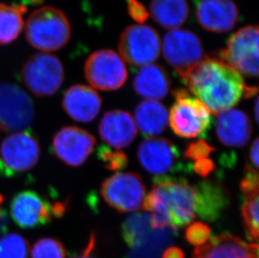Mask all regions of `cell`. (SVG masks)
<instances>
[{
  "instance_id": "1",
  "label": "cell",
  "mask_w": 259,
  "mask_h": 258,
  "mask_svg": "<svg viewBox=\"0 0 259 258\" xmlns=\"http://www.w3.org/2000/svg\"><path fill=\"white\" fill-rule=\"evenodd\" d=\"M181 78L215 115L236 106L244 93L242 75L221 59L205 56Z\"/></svg>"
},
{
  "instance_id": "2",
  "label": "cell",
  "mask_w": 259,
  "mask_h": 258,
  "mask_svg": "<svg viewBox=\"0 0 259 258\" xmlns=\"http://www.w3.org/2000/svg\"><path fill=\"white\" fill-rule=\"evenodd\" d=\"M25 37L31 47L44 53L66 47L71 36V27L65 13L45 6L34 10L25 23Z\"/></svg>"
},
{
  "instance_id": "3",
  "label": "cell",
  "mask_w": 259,
  "mask_h": 258,
  "mask_svg": "<svg viewBox=\"0 0 259 258\" xmlns=\"http://www.w3.org/2000/svg\"><path fill=\"white\" fill-rule=\"evenodd\" d=\"M173 95L176 102L169 112V121L174 133L186 139L207 136L212 122L207 107L186 89H176Z\"/></svg>"
},
{
  "instance_id": "4",
  "label": "cell",
  "mask_w": 259,
  "mask_h": 258,
  "mask_svg": "<svg viewBox=\"0 0 259 258\" xmlns=\"http://www.w3.org/2000/svg\"><path fill=\"white\" fill-rule=\"evenodd\" d=\"M40 147L28 131H0V176L11 177L30 170L39 160Z\"/></svg>"
},
{
  "instance_id": "5",
  "label": "cell",
  "mask_w": 259,
  "mask_h": 258,
  "mask_svg": "<svg viewBox=\"0 0 259 258\" xmlns=\"http://www.w3.org/2000/svg\"><path fill=\"white\" fill-rule=\"evenodd\" d=\"M25 87L36 97H50L61 88L65 70L61 60L50 53L35 54L22 68Z\"/></svg>"
},
{
  "instance_id": "6",
  "label": "cell",
  "mask_w": 259,
  "mask_h": 258,
  "mask_svg": "<svg viewBox=\"0 0 259 258\" xmlns=\"http://www.w3.org/2000/svg\"><path fill=\"white\" fill-rule=\"evenodd\" d=\"M154 185L163 189L169 217V227L177 230L196 218V189L183 177L155 176Z\"/></svg>"
},
{
  "instance_id": "7",
  "label": "cell",
  "mask_w": 259,
  "mask_h": 258,
  "mask_svg": "<svg viewBox=\"0 0 259 258\" xmlns=\"http://www.w3.org/2000/svg\"><path fill=\"white\" fill-rule=\"evenodd\" d=\"M118 51L122 60L130 66L142 67L158 59L161 52V39L149 25H130L120 35Z\"/></svg>"
},
{
  "instance_id": "8",
  "label": "cell",
  "mask_w": 259,
  "mask_h": 258,
  "mask_svg": "<svg viewBox=\"0 0 259 258\" xmlns=\"http://www.w3.org/2000/svg\"><path fill=\"white\" fill-rule=\"evenodd\" d=\"M161 52L167 63L181 77L205 57L201 39L188 29H176L168 32L161 41Z\"/></svg>"
},
{
  "instance_id": "9",
  "label": "cell",
  "mask_w": 259,
  "mask_h": 258,
  "mask_svg": "<svg viewBox=\"0 0 259 258\" xmlns=\"http://www.w3.org/2000/svg\"><path fill=\"white\" fill-rule=\"evenodd\" d=\"M101 195L107 204L120 213L143 209L146 187L137 173H118L101 186Z\"/></svg>"
},
{
  "instance_id": "10",
  "label": "cell",
  "mask_w": 259,
  "mask_h": 258,
  "mask_svg": "<svg viewBox=\"0 0 259 258\" xmlns=\"http://www.w3.org/2000/svg\"><path fill=\"white\" fill-rule=\"evenodd\" d=\"M220 59L238 73L247 77L258 76V27L249 25L239 29L228 39Z\"/></svg>"
},
{
  "instance_id": "11",
  "label": "cell",
  "mask_w": 259,
  "mask_h": 258,
  "mask_svg": "<svg viewBox=\"0 0 259 258\" xmlns=\"http://www.w3.org/2000/svg\"><path fill=\"white\" fill-rule=\"evenodd\" d=\"M62 204L52 205L47 198L32 190H25L15 195L10 203V216L15 224L23 229L44 226L53 217L63 214Z\"/></svg>"
},
{
  "instance_id": "12",
  "label": "cell",
  "mask_w": 259,
  "mask_h": 258,
  "mask_svg": "<svg viewBox=\"0 0 259 258\" xmlns=\"http://www.w3.org/2000/svg\"><path fill=\"white\" fill-rule=\"evenodd\" d=\"M87 80L96 89L115 91L127 79L125 61L113 50H101L92 54L85 63Z\"/></svg>"
},
{
  "instance_id": "13",
  "label": "cell",
  "mask_w": 259,
  "mask_h": 258,
  "mask_svg": "<svg viewBox=\"0 0 259 258\" xmlns=\"http://www.w3.org/2000/svg\"><path fill=\"white\" fill-rule=\"evenodd\" d=\"M34 117V104L25 91L12 83L0 84V131H24Z\"/></svg>"
},
{
  "instance_id": "14",
  "label": "cell",
  "mask_w": 259,
  "mask_h": 258,
  "mask_svg": "<svg viewBox=\"0 0 259 258\" xmlns=\"http://www.w3.org/2000/svg\"><path fill=\"white\" fill-rule=\"evenodd\" d=\"M138 158L145 170L155 176L189 170L181 160L178 148L164 138H148L140 144Z\"/></svg>"
},
{
  "instance_id": "15",
  "label": "cell",
  "mask_w": 259,
  "mask_h": 258,
  "mask_svg": "<svg viewBox=\"0 0 259 258\" xmlns=\"http://www.w3.org/2000/svg\"><path fill=\"white\" fill-rule=\"evenodd\" d=\"M95 145V138L89 132L77 127H65L53 138L52 151L64 163L77 167L88 159Z\"/></svg>"
},
{
  "instance_id": "16",
  "label": "cell",
  "mask_w": 259,
  "mask_h": 258,
  "mask_svg": "<svg viewBox=\"0 0 259 258\" xmlns=\"http://www.w3.org/2000/svg\"><path fill=\"white\" fill-rule=\"evenodd\" d=\"M196 15L203 29L215 33L230 31L239 17L232 0H198Z\"/></svg>"
},
{
  "instance_id": "17",
  "label": "cell",
  "mask_w": 259,
  "mask_h": 258,
  "mask_svg": "<svg viewBox=\"0 0 259 258\" xmlns=\"http://www.w3.org/2000/svg\"><path fill=\"white\" fill-rule=\"evenodd\" d=\"M196 214L207 222H215L230 205V194L219 181L206 180L195 185Z\"/></svg>"
},
{
  "instance_id": "18",
  "label": "cell",
  "mask_w": 259,
  "mask_h": 258,
  "mask_svg": "<svg viewBox=\"0 0 259 258\" xmlns=\"http://www.w3.org/2000/svg\"><path fill=\"white\" fill-rule=\"evenodd\" d=\"M192 258H258V246L246 243L230 234H223L196 247Z\"/></svg>"
},
{
  "instance_id": "19",
  "label": "cell",
  "mask_w": 259,
  "mask_h": 258,
  "mask_svg": "<svg viewBox=\"0 0 259 258\" xmlns=\"http://www.w3.org/2000/svg\"><path fill=\"white\" fill-rule=\"evenodd\" d=\"M101 139L115 149H123L137 137V127L132 115L122 110L106 112L98 127Z\"/></svg>"
},
{
  "instance_id": "20",
  "label": "cell",
  "mask_w": 259,
  "mask_h": 258,
  "mask_svg": "<svg viewBox=\"0 0 259 258\" xmlns=\"http://www.w3.org/2000/svg\"><path fill=\"white\" fill-rule=\"evenodd\" d=\"M62 106L66 114L76 122H89L100 112L102 98L93 88L75 85L64 94Z\"/></svg>"
},
{
  "instance_id": "21",
  "label": "cell",
  "mask_w": 259,
  "mask_h": 258,
  "mask_svg": "<svg viewBox=\"0 0 259 258\" xmlns=\"http://www.w3.org/2000/svg\"><path fill=\"white\" fill-rule=\"evenodd\" d=\"M218 115L215 133L223 145L240 148L248 143L252 127L251 120L245 112L229 109Z\"/></svg>"
},
{
  "instance_id": "22",
  "label": "cell",
  "mask_w": 259,
  "mask_h": 258,
  "mask_svg": "<svg viewBox=\"0 0 259 258\" xmlns=\"http://www.w3.org/2000/svg\"><path fill=\"white\" fill-rule=\"evenodd\" d=\"M171 85V80L166 70L157 64L142 66L134 80V89L138 95L148 100L164 99Z\"/></svg>"
},
{
  "instance_id": "23",
  "label": "cell",
  "mask_w": 259,
  "mask_h": 258,
  "mask_svg": "<svg viewBox=\"0 0 259 258\" xmlns=\"http://www.w3.org/2000/svg\"><path fill=\"white\" fill-rule=\"evenodd\" d=\"M135 116L138 127L145 137L153 138L162 134L169 122L166 107L158 101H144L138 105Z\"/></svg>"
},
{
  "instance_id": "24",
  "label": "cell",
  "mask_w": 259,
  "mask_h": 258,
  "mask_svg": "<svg viewBox=\"0 0 259 258\" xmlns=\"http://www.w3.org/2000/svg\"><path fill=\"white\" fill-rule=\"evenodd\" d=\"M149 13L163 28L176 29L186 22L190 8L186 0H152Z\"/></svg>"
},
{
  "instance_id": "25",
  "label": "cell",
  "mask_w": 259,
  "mask_h": 258,
  "mask_svg": "<svg viewBox=\"0 0 259 258\" xmlns=\"http://www.w3.org/2000/svg\"><path fill=\"white\" fill-rule=\"evenodd\" d=\"M177 236L171 227L153 230L148 236L130 247L127 258H159L164 246L169 245Z\"/></svg>"
},
{
  "instance_id": "26",
  "label": "cell",
  "mask_w": 259,
  "mask_h": 258,
  "mask_svg": "<svg viewBox=\"0 0 259 258\" xmlns=\"http://www.w3.org/2000/svg\"><path fill=\"white\" fill-rule=\"evenodd\" d=\"M25 11L23 5L0 4V46L10 44L19 37L25 25Z\"/></svg>"
},
{
  "instance_id": "27",
  "label": "cell",
  "mask_w": 259,
  "mask_h": 258,
  "mask_svg": "<svg viewBox=\"0 0 259 258\" xmlns=\"http://www.w3.org/2000/svg\"><path fill=\"white\" fill-rule=\"evenodd\" d=\"M150 214L136 213L128 217L122 226V237L130 247L153 231Z\"/></svg>"
},
{
  "instance_id": "28",
  "label": "cell",
  "mask_w": 259,
  "mask_h": 258,
  "mask_svg": "<svg viewBox=\"0 0 259 258\" xmlns=\"http://www.w3.org/2000/svg\"><path fill=\"white\" fill-rule=\"evenodd\" d=\"M29 244L26 239L15 232L0 236V258H28Z\"/></svg>"
},
{
  "instance_id": "29",
  "label": "cell",
  "mask_w": 259,
  "mask_h": 258,
  "mask_svg": "<svg viewBox=\"0 0 259 258\" xmlns=\"http://www.w3.org/2000/svg\"><path fill=\"white\" fill-rule=\"evenodd\" d=\"M31 258H66V249L57 239L46 237L34 244Z\"/></svg>"
},
{
  "instance_id": "30",
  "label": "cell",
  "mask_w": 259,
  "mask_h": 258,
  "mask_svg": "<svg viewBox=\"0 0 259 258\" xmlns=\"http://www.w3.org/2000/svg\"><path fill=\"white\" fill-rule=\"evenodd\" d=\"M258 196L248 199L242 206L245 230L250 240L257 241L259 236Z\"/></svg>"
},
{
  "instance_id": "31",
  "label": "cell",
  "mask_w": 259,
  "mask_h": 258,
  "mask_svg": "<svg viewBox=\"0 0 259 258\" xmlns=\"http://www.w3.org/2000/svg\"><path fill=\"white\" fill-rule=\"evenodd\" d=\"M97 155L109 170H122L127 167L128 163V158L124 152L112 150L107 145L98 147Z\"/></svg>"
},
{
  "instance_id": "32",
  "label": "cell",
  "mask_w": 259,
  "mask_h": 258,
  "mask_svg": "<svg viewBox=\"0 0 259 258\" xmlns=\"http://www.w3.org/2000/svg\"><path fill=\"white\" fill-rule=\"evenodd\" d=\"M240 190L247 200L258 196V173L257 169L252 168L248 163L246 164L244 176L240 184Z\"/></svg>"
},
{
  "instance_id": "33",
  "label": "cell",
  "mask_w": 259,
  "mask_h": 258,
  "mask_svg": "<svg viewBox=\"0 0 259 258\" xmlns=\"http://www.w3.org/2000/svg\"><path fill=\"white\" fill-rule=\"evenodd\" d=\"M210 234L211 229L208 225L202 222H195L186 230V239L191 245L201 246L209 241Z\"/></svg>"
},
{
  "instance_id": "34",
  "label": "cell",
  "mask_w": 259,
  "mask_h": 258,
  "mask_svg": "<svg viewBox=\"0 0 259 258\" xmlns=\"http://www.w3.org/2000/svg\"><path fill=\"white\" fill-rule=\"evenodd\" d=\"M212 146L206 143L205 140L200 139L189 144L184 152V157L188 160L197 161L201 158H207L213 151H215Z\"/></svg>"
},
{
  "instance_id": "35",
  "label": "cell",
  "mask_w": 259,
  "mask_h": 258,
  "mask_svg": "<svg viewBox=\"0 0 259 258\" xmlns=\"http://www.w3.org/2000/svg\"><path fill=\"white\" fill-rule=\"evenodd\" d=\"M127 2L128 14L136 22L142 24L147 20L149 14L142 3L139 0H127Z\"/></svg>"
},
{
  "instance_id": "36",
  "label": "cell",
  "mask_w": 259,
  "mask_h": 258,
  "mask_svg": "<svg viewBox=\"0 0 259 258\" xmlns=\"http://www.w3.org/2000/svg\"><path fill=\"white\" fill-rule=\"evenodd\" d=\"M215 168L214 162L208 158H201L196 161L192 166V169L203 178L207 177L210 173H212Z\"/></svg>"
},
{
  "instance_id": "37",
  "label": "cell",
  "mask_w": 259,
  "mask_h": 258,
  "mask_svg": "<svg viewBox=\"0 0 259 258\" xmlns=\"http://www.w3.org/2000/svg\"><path fill=\"white\" fill-rule=\"evenodd\" d=\"M258 151H259V140L258 139H255L252 143V146L250 148L249 157L251 163L252 167H254L255 169L258 168Z\"/></svg>"
},
{
  "instance_id": "38",
  "label": "cell",
  "mask_w": 259,
  "mask_h": 258,
  "mask_svg": "<svg viewBox=\"0 0 259 258\" xmlns=\"http://www.w3.org/2000/svg\"><path fill=\"white\" fill-rule=\"evenodd\" d=\"M95 236L94 234H92L89 239V242H88V246H87L86 249L84 250L83 252L79 255L78 256L74 258H95L93 256V252L95 248Z\"/></svg>"
},
{
  "instance_id": "39",
  "label": "cell",
  "mask_w": 259,
  "mask_h": 258,
  "mask_svg": "<svg viewBox=\"0 0 259 258\" xmlns=\"http://www.w3.org/2000/svg\"><path fill=\"white\" fill-rule=\"evenodd\" d=\"M162 258H185V255L181 249L176 246H170L164 251Z\"/></svg>"
},
{
  "instance_id": "40",
  "label": "cell",
  "mask_w": 259,
  "mask_h": 258,
  "mask_svg": "<svg viewBox=\"0 0 259 258\" xmlns=\"http://www.w3.org/2000/svg\"><path fill=\"white\" fill-rule=\"evenodd\" d=\"M257 91H258V89L256 87H247V85H245L243 96H244L245 98H252L253 96L257 95Z\"/></svg>"
},
{
  "instance_id": "41",
  "label": "cell",
  "mask_w": 259,
  "mask_h": 258,
  "mask_svg": "<svg viewBox=\"0 0 259 258\" xmlns=\"http://www.w3.org/2000/svg\"><path fill=\"white\" fill-rule=\"evenodd\" d=\"M258 98H256V101H255V107H254V112H255V120H256V122L258 123V117H259V108H258Z\"/></svg>"
}]
</instances>
